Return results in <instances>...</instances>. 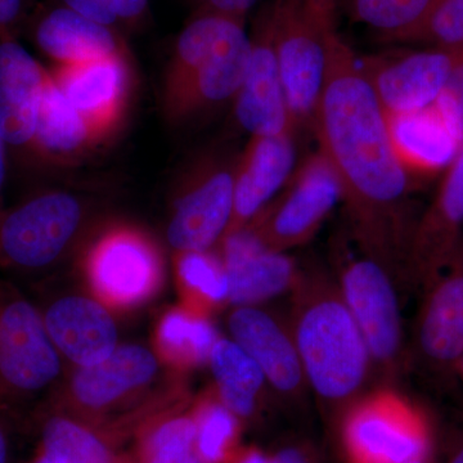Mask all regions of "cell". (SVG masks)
<instances>
[{
	"label": "cell",
	"mask_w": 463,
	"mask_h": 463,
	"mask_svg": "<svg viewBox=\"0 0 463 463\" xmlns=\"http://www.w3.org/2000/svg\"><path fill=\"white\" fill-rule=\"evenodd\" d=\"M312 129L340 184L356 248L408 274L417 219L410 196L420 179L399 157L388 118L354 52L332 39Z\"/></svg>",
	"instance_id": "obj_1"
},
{
	"label": "cell",
	"mask_w": 463,
	"mask_h": 463,
	"mask_svg": "<svg viewBox=\"0 0 463 463\" xmlns=\"http://www.w3.org/2000/svg\"><path fill=\"white\" fill-rule=\"evenodd\" d=\"M291 330L307 383L325 403L343 404L364 386L370 353L336 279L321 268L298 270Z\"/></svg>",
	"instance_id": "obj_2"
},
{
	"label": "cell",
	"mask_w": 463,
	"mask_h": 463,
	"mask_svg": "<svg viewBox=\"0 0 463 463\" xmlns=\"http://www.w3.org/2000/svg\"><path fill=\"white\" fill-rule=\"evenodd\" d=\"M62 361L39 307L0 279V410L14 412L52 388Z\"/></svg>",
	"instance_id": "obj_3"
},
{
	"label": "cell",
	"mask_w": 463,
	"mask_h": 463,
	"mask_svg": "<svg viewBox=\"0 0 463 463\" xmlns=\"http://www.w3.org/2000/svg\"><path fill=\"white\" fill-rule=\"evenodd\" d=\"M87 207L78 194L41 190L0 213V270L38 273L65 255L84 223Z\"/></svg>",
	"instance_id": "obj_4"
},
{
	"label": "cell",
	"mask_w": 463,
	"mask_h": 463,
	"mask_svg": "<svg viewBox=\"0 0 463 463\" xmlns=\"http://www.w3.org/2000/svg\"><path fill=\"white\" fill-rule=\"evenodd\" d=\"M350 237L332 243L337 285L364 335L371 361L392 371L402 358V313L392 270L356 248Z\"/></svg>",
	"instance_id": "obj_5"
},
{
	"label": "cell",
	"mask_w": 463,
	"mask_h": 463,
	"mask_svg": "<svg viewBox=\"0 0 463 463\" xmlns=\"http://www.w3.org/2000/svg\"><path fill=\"white\" fill-rule=\"evenodd\" d=\"M270 16L289 114L297 130L312 128L336 25L317 16L298 0H276L270 5Z\"/></svg>",
	"instance_id": "obj_6"
},
{
	"label": "cell",
	"mask_w": 463,
	"mask_h": 463,
	"mask_svg": "<svg viewBox=\"0 0 463 463\" xmlns=\"http://www.w3.org/2000/svg\"><path fill=\"white\" fill-rule=\"evenodd\" d=\"M237 158L209 152L183 173L166 232L176 252L207 251L223 239L233 212Z\"/></svg>",
	"instance_id": "obj_7"
},
{
	"label": "cell",
	"mask_w": 463,
	"mask_h": 463,
	"mask_svg": "<svg viewBox=\"0 0 463 463\" xmlns=\"http://www.w3.org/2000/svg\"><path fill=\"white\" fill-rule=\"evenodd\" d=\"M84 272L100 303L133 307L160 288L164 261L156 242L145 231L115 223L90 241Z\"/></svg>",
	"instance_id": "obj_8"
},
{
	"label": "cell",
	"mask_w": 463,
	"mask_h": 463,
	"mask_svg": "<svg viewBox=\"0 0 463 463\" xmlns=\"http://www.w3.org/2000/svg\"><path fill=\"white\" fill-rule=\"evenodd\" d=\"M339 201V182L318 151L292 172L279 194L245 230L265 249L285 252L313 239Z\"/></svg>",
	"instance_id": "obj_9"
},
{
	"label": "cell",
	"mask_w": 463,
	"mask_h": 463,
	"mask_svg": "<svg viewBox=\"0 0 463 463\" xmlns=\"http://www.w3.org/2000/svg\"><path fill=\"white\" fill-rule=\"evenodd\" d=\"M344 440L352 463H412L429 456L422 417L392 392H381L353 408Z\"/></svg>",
	"instance_id": "obj_10"
},
{
	"label": "cell",
	"mask_w": 463,
	"mask_h": 463,
	"mask_svg": "<svg viewBox=\"0 0 463 463\" xmlns=\"http://www.w3.org/2000/svg\"><path fill=\"white\" fill-rule=\"evenodd\" d=\"M456 57L457 48H428L379 54L359 62L385 114L405 115L437 103Z\"/></svg>",
	"instance_id": "obj_11"
},
{
	"label": "cell",
	"mask_w": 463,
	"mask_h": 463,
	"mask_svg": "<svg viewBox=\"0 0 463 463\" xmlns=\"http://www.w3.org/2000/svg\"><path fill=\"white\" fill-rule=\"evenodd\" d=\"M48 70L14 36H0V134L8 155L35 166L33 142Z\"/></svg>",
	"instance_id": "obj_12"
},
{
	"label": "cell",
	"mask_w": 463,
	"mask_h": 463,
	"mask_svg": "<svg viewBox=\"0 0 463 463\" xmlns=\"http://www.w3.org/2000/svg\"><path fill=\"white\" fill-rule=\"evenodd\" d=\"M249 56L250 33L246 21H240L181 84L163 94L166 120L173 125L185 124L233 100L242 84Z\"/></svg>",
	"instance_id": "obj_13"
},
{
	"label": "cell",
	"mask_w": 463,
	"mask_h": 463,
	"mask_svg": "<svg viewBox=\"0 0 463 463\" xmlns=\"http://www.w3.org/2000/svg\"><path fill=\"white\" fill-rule=\"evenodd\" d=\"M463 239V146L444 170L437 194L417 219L408 277L425 291L455 258Z\"/></svg>",
	"instance_id": "obj_14"
},
{
	"label": "cell",
	"mask_w": 463,
	"mask_h": 463,
	"mask_svg": "<svg viewBox=\"0 0 463 463\" xmlns=\"http://www.w3.org/2000/svg\"><path fill=\"white\" fill-rule=\"evenodd\" d=\"M233 102L237 123L251 136L297 132L274 51L270 7L261 12L250 33L248 67Z\"/></svg>",
	"instance_id": "obj_15"
},
{
	"label": "cell",
	"mask_w": 463,
	"mask_h": 463,
	"mask_svg": "<svg viewBox=\"0 0 463 463\" xmlns=\"http://www.w3.org/2000/svg\"><path fill=\"white\" fill-rule=\"evenodd\" d=\"M132 67L128 53L97 58L50 70L58 90L105 141L123 123L130 90Z\"/></svg>",
	"instance_id": "obj_16"
},
{
	"label": "cell",
	"mask_w": 463,
	"mask_h": 463,
	"mask_svg": "<svg viewBox=\"0 0 463 463\" xmlns=\"http://www.w3.org/2000/svg\"><path fill=\"white\" fill-rule=\"evenodd\" d=\"M416 353L437 373L459 370L463 362V239L455 258L425 289L416 325Z\"/></svg>",
	"instance_id": "obj_17"
},
{
	"label": "cell",
	"mask_w": 463,
	"mask_h": 463,
	"mask_svg": "<svg viewBox=\"0 0 463 463\" xmlns=\"http://www.w3.org/2000/svg\"><path fill=\"white\" fill-rule=\"evenodd\" d=\"M294 165V134L251 136L237 158L233 212L223 239L248 228L282 190Z\"/></svg>",
	"instance_id": "obj_18"
},
{
	"label": "cell",
	"mask_w": 463,
	"mask_h": 463,
	"mask_svg": "<svg viewBox=\"0 0 463 463\" xmlns=\"http://www.w3.org/2000/svg\"><path fill=\"white\" fill-rule=\"evenodd\" d=\"M39 309L61 358L78 367L105 361L118 345L114 318L99 300L66 295Z\"/></svg>",
	"instance_id": "obj_19"
},
{
	"label": "cell",
	"mask_w": 463,
	"mask_h": 463,
	"mask_svg": "<svg viewBox=\"0 0 463 463\" xmlns=\"http://www.w3.org/2000/svg\"><path fill=\"white\" fill-rule=\"evenodd\" d=\"M221 258L230 283L228 303L236 307H255L279 297L297 283V263L285 252L272 251L248 230L224 237Z\"/></svg>",
	"instance_id": "obj_20"
},
{
	"label": "cell",
	"mask_w": 463,
	"mask_h": 463,
	"mask_svg": "<svg viewBox=\"0 0 463 463\" xmlns=\"http://www.w3.org/2000/svg\"><path fill=\"white\" fill-rule=\"evenodd\" d=\"M228 327L232 340L257 362L277 392H303L306 374L289 327L257 307H237L228 318Z\"/></svg>",
	"instance_id": "obj_21"
},
{
	"label": "cell",
	"mask_w": 463,
	"mask_h": 463,
	"mask_svg": "<svg viewBox=\"0 0 463 463\" xmlns=\"http://www.w3.org/2000/svg\"><path fill=\"white\" fill-rule=\"evenodd\" d=\"M157 371L156 356L145 346L118 345L105 361L79 367L70 383L72 402L90 417L105 412L151 383Z\"/></svg>",
	"instance_id": "obj_22"
},
{
	"label": "cell",
	"mask_w": 463,
	"mask_h": 463,
	"mask_svg": "<svg viewBox=\"0 0 463 463\" xmlns=\"http://www.w3.org/2000/svg\"><path fill=\"white\" fill-rule=\"evenodd\" d=\"M105 142L83 116L70 105L48 70L33 142L35 166L76 165Z\"/></svg>",
	"instance_id": "obj_23"
},
{
	"label": "cell",
	"mask_w": 463,
	"mask_h": 463,
	"mask_svg": "<svg viewBox=\"0 0 463 463\" xmlns=\"http://www.w3.org/2000/svg\"><path fill=\"white\" fill-rule=\"evenodd\" d=\"M33 38L54 66L128 53L115 29L100 25L63 5L42 12L33 20Z\"/></svg>",
	"instance_id": "obj_24"
},
{
	"label": "cell",
	"mask_w": 463,
	"mask_h": 463,
	"mask_svg": "<svg viewBox=\"0 0 463 463\" xmlns=\"http://www.w3.org/2000/svg\"><path fill=\"white\" fill-rule=\"evenodd\" d=\"M386 118L399 157L420 181L446 170L461 148L435 103L412 114Z\"/></svg>",
	"instance_id": "obj_25"
},
{
	"label": "cell",
	"mask_w": 463,
	"mask_h": 463,
	"mask_svg": "<svg viewBox=\"0 0 463 463\" xmlns=\"http://www.w3.org/2000/svg\"><path fill=\"white\" fill-rule=\"evenodd\" d=\"M36 425L38 449L57 462L124 463L93 426L57 408H43L36 417Z\"/></svg>",
	"instance_id": "obj_26"
},
{
	"label": "cell",
	"mask_w": 463,
	"mask_h": 463,
	"mask_svg": "<svg viewBox=\"0 0 463 463\" xmlns=\"http://www.w3.org/2000/svg\"><path fill=\"white\" fill-rule=\"evenodd\" d=\"M218 398L237 419H248L257 410L259 395L267 383L263 371L232 339H218L209 356Z\"/></svg>",
	"instance_id": "obj_27"
},
{
	"label": "cell",
	"mask_w": 463,
	"mask_h": 463,
	"mask_svg": "<svg viewBox=\"0 0 463 463\" xmlns=\"http://www.w3.org/2000/svg\"><path fill=\"white\" fill-rule=\"evenodd\" d=\"M218 334L205 313L197 309H174L161 319L157 345L166 361L182 365L209 362Z\"/></svg>",
	"instance_id": "obj_28"
},
{
	"label": "cell",
	"mask_w": 463,
	"mask_h": 463,
	"mask_svg": "<svg viewBox=\"0 0 463 463\" xmlns=\"http://www.w3.org/2000/svg\"><path fill=\"white\" fill-rule=\"evenodd\" d=\"M353 21L379 33L383 41L401 42L421 23L434 0H343Z\"/></svg>",
	"instance_id": "obj_29"
},
{
	"label": "cell",
	"mask_w": 463,
	"mask_h": 463,
	"mask_svg": "<svg viewBox=\"0 0 463 463\" xmlns=\"http://www.w3.org/2000/svg\"><path fill=\"white\" fill-rule=\"evenodd\" d=\"M176 273L183 288L200 306L209 307L228 301L230 283L219 255L207 251L178 252Z\"/></svg>",
	"instance_id": "obj_30"
},
{
	"label": "cell",
	"mask_w": 463,
	"mask_h": 463,
	"mask_svg": "<svg viewBox=\"0 0 463 463\" xmlns=\"http://www.w3.org/2000/svg\"><path fill=\"white\" fill-rule=\"evenodd\" d=\"M196 430L194 416L165 420L145 435L136 461L128 463H183L194 452Z\"/></svg>",
	"instance_id": "obj_31"
},
{
	"label": "cell",
	"mask_w": 463,
	"mask_h": 463,
	"mask_svg": "<svg viewBox=\"0 0 463 463\" xmlns=\"http://www.w3.org/2000/svg\"><path fill=\"white\" fill-rule=\"evenodd\" d=\"M194 453L206 463H221L237 434L239 419L221 401H207L196 416Z\"/></svg>",
	"instance_id": "obj_32"
},
{
	"label": "cell",
	"mask_w": 463,
	"mask_h": 463,
	"mask_svg": "<svg viewBox=\"0 0 463 463\" xmlns=\"http://www.w3.org/2000/svg\"><path fill=\"white\" fill-rule=\"evenodd\" d=\"M399 43L456 50L463 45V0H434L425 17Z\"/></svg>",
	"instance_id": "obj_33"
},
{
	"label": "cell",
	"mask_w": 463,
	"mask_h": 463,
	"mask_svg": "<svg viewBox=\"0 0 463 463\" xmlns=\"http://www.w3.org/2000/svg\"><path fill=\"white\" fill-rule=\"evenodd\" d=\"M435 105L446 118L459 146H463V45L457 48V57L446 88Z\"/></svg>",
	"instance_id": "obj_34"
},
{
	"label": "cell",
	"mask_w": 463,
	"mask_h": 463,
	"mask_svg": "<svg viewBox=\"0 0 463 463\" xmlns=\"http://www.w3.org/2000/svg\"><path fill=\"white\" fill-rule=\"evenodd\" d=\"M33 0H0V36L17 38L30 18Z\"/></svg>",
	"instance_id": "obj_35"
},
{
	"label": "cell",
	"mask_w": 463,
	"mask_h": 463,
	"mask_svg": "<svg viewBox=\"0 0 463 463\" xmlns=\"http://www.w3.org/2000/svg\"><path fill=\"white\" fill-rule=\"evenodd\" d=\"M62 5L100 25L115 30L120 25L112 0H62Z\"/></svg>",
	"instance_id": "obj_36"
},
{
	"label": "cell",
	"mask_w": 463,
	"mask_h": 463,
	"mask_svg": "<svg viewBox=\"0 0 463 463\" xmlns=\"http://www.w3.org/2000/svg\"><path fill=\"white\" fill-rule=\"evenodd\" d=\"M197 9L203 11L219 12V14H228V16L242 18L246 16L258 0H194Z\"/></svg>",
	"instance_id": "obj_37"
},
{
	"label": "cell",
	"mask_w": 463,
	"mask_h": 463,
	"mask_svg": "<svg viewBox=\"0 0 463 463\" xmlns=\"http://www.w3.org/2000/svg\"><path fill=\"white\" fill-rule=\"evenodd\" d=\"M120 25H133L145 17L148 0H112Z\"/></svg>",
	"instance_id": "obj_38"
},
{
	"label": "cell",
	"mask_w": 463,
	"mask_h": 463,
	"mask_svg": "<svg viewBox=\"0 0 463 463\" xmlns=\"http://www.w3.org/2000/svg\"><path fill=\"white\" fill-rule=\"evenodd\" d=\"M298 2L319 17L330 23H336L337 7L343 0H298Z\"/></svg>",
	"instance_id": "obj_39"
},
{
	"label": "cell",
	"mask_w": 463,
	"mask_h": 463,
	"mask_svg": "<svg viewBox=\"0 0 463 463\" xmlns=\"http://www.w3.org/2000/svg\"><path fill=\"white\" fill-rule=\"evenodd\" d=\"M5 411L0 410V463H11L12 461V439L11 430Z\"/></svg>",
	"instance_id": "obj_40"
},
{
	"label": "cell",
	"mask_w": 463,
	"mask_h": 463,
	"mask_svg": "<svg viewBox=\"0 0 463 463\" xmlns=\"http://www.w3.org/2000/svg\"><path fill=\"white\" fill-rule=\"evenodd\" d=\"M269 463H309V461L298 448H285L270 457Z\"/></svg>",
	"instance_id": "obj_41"
},
{
	"label": "cell",
	"mask_w": 463,
	"mask_h": 463,
	"mask_svg": "<svg viewBox=\"0 0 463 463\" xmlns=\"http://www.w3.org/2000/svg\"><path fill=\"white\" fill-rule=\"evenodd\" d=\"M8 157L7 146L0 134V213L5 209L3 207V190H5V176H7Z\"/></svg>",
	"instance_id": "obj_42"
},
{
	"label": "cell",
	"mask_w": 463,
	"mask_h": 463,
	"mask_svg": "<svg viewBox=\"0 0 463 463\" xmlns=\"http://www.w3.org/2000/svg\"><path fill=\"white\" fill-rule=\"evenodd\" d=\"M236 463H269V458L258 449H250L237 459Z\"/></svg>",
	"instance_id": "obj_43"
},
{
	"label": "cell",
	"mask_w": 463,
	"mask_h": 463,
	"mask_svg": "<svg viewBox=\"0 0 463 463\" xmlns=\"http://www.w3.org/2000/svg\"><path fill=\"white\" fill-rule=\"evenodd\" d=\"M448 463H463V439L458 444H457L453 452L450 453Z\"/></svg>",
	"instance_id": "obj_44"
},
{
	"label": "cell",
	"mask_w": 463,
	"mask_h": 463,
	"mask_svg": "<svg viewBox=\"0 0 463 463\" xmlns=\"http://www.w3.org/2000/svg\"><path fill=\"white\" fill-rule=\"evenodd\" d=\"M29 463H60L56 459L51 458L47 455L42 452V450H36L35 456L30 459Z\"/></svg>",
	"instance_id": "obj_45"
},
{
	"label": "cell",
	"mask_w": 463,
	"mask_h": 463,
	"mask_svg": "<svg viewBox=\"0 0 463 463\" xmlns=\"http://www.w3.org/2000/svg\"><path fill=\"white\" fill-rule=\"evenodd\" d=\"M183 463H206L203 462V459L200 458L199 456L196 455V453H192V455L188 456L187 458L183 461Z\"/></svg>",
	"instance_id": "obj_46"
},
{
	"label": "cell",
	"mask_w": 463,
	"mask_h": 463,
	"mask_svg": "<svg viewBox=\"0 0 463 463\" xmlns=\"http://www.w3.org/2000/svg\"><path fill=\"white\" fill-rule=\"evenodd\" d=\"M412 463H431L430 459H429V456L425 457V458L419 459V461L412 462Z\"/></svg>",
	"instance_id": "obj_47"
}]
</instances>
